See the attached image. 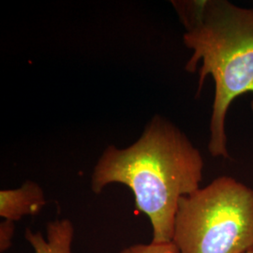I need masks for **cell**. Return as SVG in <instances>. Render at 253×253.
<instances>
[{
  "instance_id": "5",
  "label": "cell",
  "mask_w": 253,
  "mask_h": 253,
  "mask_svg": "<svg viewBox=\"0 0 253 253\" xmlns=\"http://www.w3.org/2000/svg\"><path fill=\"white\" fill-rule=\"evenodd\" d=\"M25 237L35 253H73L74 227L68 218L55 219L47 223L46 237L29 228L26 229Z\"/></svg>"
},
{
  "instance_id": "2",
  "label": "cell",
  "mask_w": 253,
  "mask_h": 253,
  "mask_svg": "<svg viewBox=\"0 0 253 253\" xmlns=\"http://www.w3.org/2000/svg\"><path fill=\"white\" fill-rule=\"evenodd\" d=\"M185 26L184 44L192 50L186 71L199 69V94L206 77L215 82L209 152L229 158L225 119L232 102L253 94V9L225 0L172 1Z\"/></svg>"
},
{
  "instance_id": "3",
  "label": "cell",
  "mask_w": 253,
  "mask_h": 253,
  "mask_svg": "<svg viewBox=\"0 0 253 253\" xmlns=\"http://www.w3.org/2000/svg\"><path fill=\"white\" fill-rule=\"evenodd\" d=\"M172 242L179 253H246L253 250V189L223 175L182 197Z\"/></svg>"
},
{
  "instance_id": "4",
  "label": "cell",
  "mask_w": 253,
  "mask_h": 253,
  "mask_svg": "<svg viewBox=\"0 0 253 253\" xmlns=\"http://www.w3.org/2000/svg\"><path fill=\"white\" fill-rule=\"evenodd\" d=\"M45 205L43 190L33 181L25 182L18 189L0 191V216L13 222L39 214Z\"/></svg>"
},
{
  "instance_id": "6",
  "label": "cell",
  "mask_w": 253,
  "mask_h": 253,
  "mask_svg": "<svg viewBox=\"0 0 253 253\" xmlns=\"http://www.w3.org/2000/svg\"><path fill=\"white\" fill-rule=\"evenodd\" d=\"M119 253H179L172 242L136 244L129 246Z\"/></svg>"
},
{
  "instance_id": "1",
  "label": "cell",
  "mask_w": 253,
  "mask_h": 253,
  "mask_svg": "<svg viewBox=\"0 0 253 253\" xmlns=\"http://www.w3.org/2000/svg\"><path fill=\"white\" fill-rule=\"evenodd\" d=\"M204 160L187 135L155 116L134 144L109 145L94 167L91 189L99 194L113 183L133 192L136 208L149 218L153 243L172 242L182 197L200 189Z\"/></svg>"
},
{
  "instance_id": "7",
  "label": "cell",
  "mask_w": 253,
  "mask_h": 253,
  "mask_svg": "<svg viewBox=\"0 0 253 253\" xmlns=\"http://www.w3.org/2000/svg\"><path fill=\"white\" fill-rule=\"evenodd\" d=\"M11 220L4 219L0 223V252L5 253L12 245V238L14 235L15 227Z\"/></svg>"
},
{
  "instance_id": "8",
  "label": "cell",
  "mask_w": 253,
  "mask_h": 253,
  "mask_svg": "<svg viewBox=\"0 0 253 253\" xmlns=\"http://www.w3.org/2000/svg\"><path fill=\"white\" fill-rule=\"evenodd\" d=\"M246 253H253V250H251V251H249V252H247Z\"/></svg>"
}]
</instances>
